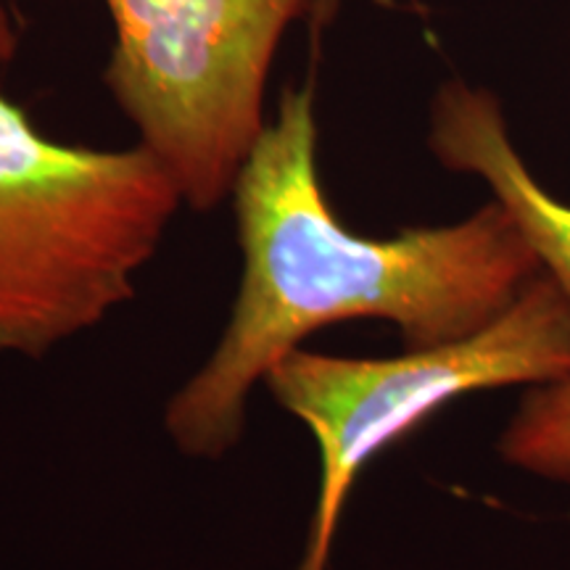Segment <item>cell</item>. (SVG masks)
<instances>
[{
    "instance_id": "1",
    "label": "cell",
    "mask_w": 570,
    "mask_h": 570,
    "mask_svg": "<svg viewBox=\"0 0 570 570\" xmlns=\"http://www.w3.org/2000/svg\"><path fill=\"white\" fill-rule=\"evenodd\" d=\"M230 198L244 259L238 296L209 360L164 412L188 458L217 460L238 444L256 383L312 333L386 320L407 348L449 344L502 315L541 269L499 202L391 238L344 227L320 183L312 82L281 92Z\"/></svg>"
},
{
    "instance_id": "2",
    "label": "cell",
    "mask_w": 570,
    "mask_h": 570,
    "mask_svg": "<svg viewBox=\"0 0 570 570\" xmlns=\"http://www.w3.org/2000/svg\"><path fill=\"white\" fill-rule=\"evenodd\" d=\"M180 206L140 142L51 140L0 92V354L38 360L130 302Z\"/></svg>"
},
{
    "instance_id": "3",
    "label": "cell",
    "mask_w": 570,
    "mask_h": 570,
    "mask_svg": "<svg viewBox=\"0 0 570 570\" xmlns=\"http://www.w3.org/2000/svg\"><path fill=\"white\" fill-rule=\"evenodd\" d=\"M114 46L104 82L180 190L209 212L233 196L267 127V80L296 21L338 0H104Z\"/></svg>"
},
{
    "instance_id": "4",
    "label": "cell",
    "mask_w": 570,
    "mask_h": 570,
    "mask_svg": "<svg viewBox=\"0 0 570 570\" xmlns=\"http://www.w3.org/2000/svg\"><path fill=\"white\" fill-rule=\"evenodd\" d=\"M570 370V306L550 277L481 331L389 360L294 348L269 370L277 407L306 425L320 449V489L296 570H327L333 541L362 468L433 412L473 391L547 383Z\"/></svg>"
},
{
    "instance_id": "5",
    "label": "cell",
    "mask_w": 570,
    "mask_h": 570,
    "mask_svg": "<svg viewBox=\"0 0 570 570\" xmlns=\"http://www.w3.org/2000/svg\"><path fill=\"white\" fill-rule=\"evenodd\" d=\"M431 148L446 169L489 185L570 306V204L554 198L520 159L497 98L446 82L433 101Z\"/></svg>"
},
{
    "instance_id": "6",
    "label": "cell",
    "mask_w": 570,
    "mask_h": 570,
    "mask_svg": "<svg viewBox=\"0 0 570 570\" xmlns=\"http://www.w3.org/2000/svg\"><path fill=\"white\" fill-rule=\"evenodd\" d=\"M502 454L529 473L570 481V370L525 396L504 433Z\"/></svg>"
},
{
    "instance_id": "7",
    "label": "cell",
    "mask_w": 570,
    "mask_h": 570,
    "mask_svg": "<svg viewBox=\"0 0 570 570\" xmlns=\"http://www.w3.org/2000/svg\"><path fill=\"white\" fill-rule=\"evenodd\" d=\"M17 48H19L17 24H13L9 9H6V3L0 0V67H6V63L13 61Z\"/></svg>"
}]
</instances>
